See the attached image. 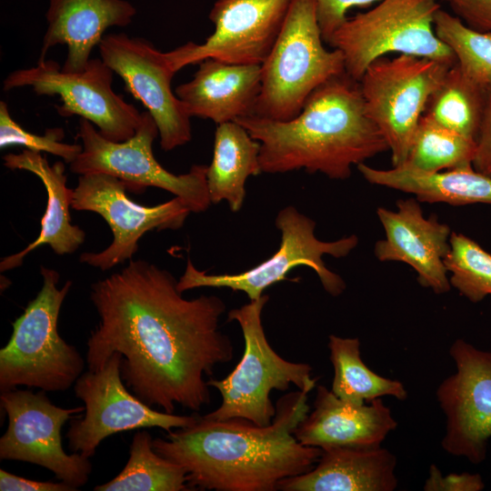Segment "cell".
<instances>
[{"label":"cell","instance_id":"cell-1","mask_svg":"<svg viewBox=\"0 0 491 491\" xmlns=\"http://www.w3.org/2000/svg\"><path fill=\"white\" fill-rule=\"evenodd\" d=\"M99 323L87 339L88 370L114 354L127 388L151 407L174 414L211 402L205 377L234 357L231 338L219 328L224 300L202 295L185 299L167 270L145 260L91 285Z\"/></svg>","mask_w":491,"mask_h":491},{"label":"cell","instance_id":"cell-2","mask_svg":"<svg viewBox=\"0 0 491 491\" xmlns=\"http://www.w3.org/2000/svg\"><path fill=\"white\" fill-rule=\"evenodd\" d=\"M308 393L281 396L268 426L198 416L191 426L153 439V447L185 470L191 490L276 491L281 480L311 470L322 455L294 436L309 412Z\"/></svg>","mask_w":491,"mask_h":491},{"label":"cell","instance_id":"cell-3","mask_svg":"<svg viewBox=\"0 0 491 491\" xmlns=\"http://www.w3.org/2000/svg\"><path fill=\"white\" fill-rule=\"evenodd\" d=\"M236 122L260 143L262 173L305 169L346 180L353 165L389 150L366 114L359 82L346 71L315 89L289 121L251 115Z\"/></svg>","mask_w":491,"mask_h":491},{"label":"cell","instance_id":"cell-4","mask_svg":"<svg viewBox=\"0 0 491 491\" xmlns=\"http://www.w3.org/2000/svg\"><path fill=\"white\" fill-rule=\"evenodd\" d=\"M43 286L24 313L12 324L13 332L0 350V391L18 386L45 392L65 391L84 373L85 360L57 329L63 302L72 282L57 287V271L40 267Z\"/></svg>","mask_w":491,"mask_h":491},{"label":"cell","instance_id":"cell-5","mask_svg":"<svg viewBox=\"0 0 491 491\" xmlns=\"http://www.w3.org/2000/svg\"><path fill=\"white\" fill-rule=\"evenodd\" d=\"M315 0H292L283 27L261 65V90L255 115L289 121L309 95L345 72L342 53L323 45Z\"/></svg>","mask_w":491,"mask_h":491},{"label":"cell","instance_id":"cell-6","mask_svg":"<svg viewBox=\"0 0 491 491\" xmlns=\"http://www.w3.org/2000/svg\"><path fill=\"white\" fill-rule=\"evenodd\" d=\"M269 296L262 295L239 308L227 313L228 321L238 323L245 342L244 353L233 371L223 379H207L209 386L217 389L221 405L203 416L213 420L243 418L257 426L272 423L276 408L270 394L286 391L290 385L311 392L317 379L312 377V366L295 363L279 356L270 346L263 324V308Z\"/></svg>","mask_w":491,"mask_h":491},{"label":"cell","instance_id":"cell-7","mask_svg":"<svg viewBox=\"0 0 491 491\" xmlns=\"http://www.w3.org/2000/svg\"><path fill=\"white\" fill-rule=\"evenodd\" d=\"M437 0H381L369 11L347 18L328 45L339 50L345 71L360 81L367 66L389 53L433 59L451 66L453 51L436 35Z\"/></svg>","mask_w":491,"mask_h":491},{"label":"cell","instance_id":"cell-8","mask_svg":"<svg viewBox=\"0 0 491 491\" xmlns=\"http://www.w3.org/2000/svg\"><path fill=\"white\" fill-rule=\"evenodd\" d=\"M157 135L158 127L148 111L143 112L135 134L122 142L105 138L90 121L81 118L77 138L83 149L70 164V170L80 175L103 173L115 176L132 192H142L148 186L161 188L183 199L191 212L205 211L211 204L207 165H194L182 175L167 171L153 154L152 146Z\"/></svg>","mask_w":491,"mask_h":491},{"label":"cell","instance_id":"cell-9","mask_svg":"<svg viewBox=\"0 0 491 491\" xmlns=\"http://www.w3.org/2000/svg\"><path fill=\"white\" fill-rule=\"evenodd\" d=\"M281 233L279 248L259 265L238 274L213 275L195 268L187 260L185 273L177 281L183 293L197 287H227L246 293L250 300L258 299L265 289L286 279V275L298 266L313 269L324 289L332 296H338L346 289L343 278L329 270L322 256H346L358 244V237L351 235L336 241L325 242L315 235L316 222L288 205L281 209L275 221Z\"/></svg>","mask_w":491,"mask_h":491},{"label":"cell","instance_id":"cell-10","mask_svg":"<svg viewBox=\"0 0 491 491\" xmlns=\"http://www.w3.org/2000/svg\"><path fill=\"white\" fill-rule=\"evenodd\" d=\"M450 67L433 59L399 54L379 57L365 71L359 85L366 111L388 145L393 167L406 161L428 100Z\"/></svg>","mask_w":491,"mask_h":491},{"label":"cell","instance_id":"cell-11","mask_svg":"<svg viewBox=\"0 0 491 491\" xmlns=\"http://www.w3.org/2000/svg\"><path fill=\"white\" fill-rule=\"evenodd\" d=\"M112 83L113 71L101 58L90 59L81 72H65L55 61L44 60L11 72L3 89L30 86L40 95H57L62 102L56 106L60 115H80L96 125L105 138L122 142L135 134L143 112L115 93Z\"/></svg>","mask_w":491,"mask_h":491},{"label":"cell","instance_id":"cell-12","mask_svg":"<svg viewBox=\"0 0 491 491\" xmlns=\"http://www.w3.org/2000/svg\"><path fill=\"white\" fill-rule=\"evenodd\" d=\"M122 357L114 353L98 369L84 372L74 385L85 414L70 423L66 438L72 453L92 457L106 437L125 431L159 427L170 432L189 426L198 416L158 411L130 393L121 376Z\"/></svg>","mask_w":491,"mask_h":491},{"label":"cell","instance_id":"cell-13","mask_svg":"<svg viewBox=\"0 0 491 491\" xmlns=\"http://www.w3.org/2000/svg\"><path fill=\"white\" fill-rule=\"evenodd\" d=\"M0 403L8 426L0 438V459L43 466L71 486L85 485L92 472L89 458L63 448L61 431L67 420L85 406L63 408L54 405L45 391L11 389L1 392Z\"/></svg>","mask_w":491,"mask_h":491},{"label":"cell","instance_id":"cell-14","mask_svg":"<svg viewBox=\"0 0 491 491\" xmlns=\"http://www.w3.org/2000/svg\"><path fill=\"white\" fill-rule=\"evenodd\" d=\"M125 184L115 176L103 174L81 175L73 190L71 207L100 215L110 226L114 238L99 253L86 252L80 262L106 271L131 260L138 249L139 239L147 232L183 226L190 208L180 197L154 206H145L131 200Z\"/></svg>","mask_w":491,"mask_h":491},{"label":"cell","instance_id":"cell-15","mask_svg":"<svg viewBox=\"0 0 491 491\" xmlns=\"http://www.w3.org/2000/svg\"><path fill=\"white\" fill-rule=\"evenodd\" d=\"M292 0H216L209 13L215 31L203 44L166 52L175 72L206 58L261 65L272 50Z\"/></svg>","mask_w":491,"mask_h":491},{"label":"cell","instance_id":"cell-16","mask_svg":"<svg viewBox=\"0 0 491 491\" xmlns=\"http://www.w3.org/2000/svg\"><path fill=\"white\" fill-rule=\"evenodd\" d=\"M101 59L125 82L126 90L143 103L159 131L160 145L171 151L191 140V116L173 92L175 70L165 53L149 41L124 33L104 35Z\"/></svg>","mask_w":491,"mask_h":491},{"label":"cell","instance_id":"cell-17","mask_svg":"<svg viewBox=\"0 0 491 491\" xmlns=\"http://www.w3.org/2000/svg\"><path fill=\"white\" fill-rule=\"evenodd\" d=\"M449 354L456 370L436 392L446 417L441 446L450 455L480 464L491 439V352L457 339Z\"/></svg>","mask_w":491,"mask_h":491},{"label":"cell","instance_id":"cell-18","mask_svg":"<svg viewBox=\"0 0 491 491\" xmlns=\"http://www.w3.org/2000/svg\"><path fill=\"white\" fill-rule=\"evenodd\" d=\"M419 203L416 198L399 199L396 211L376 209L385 238L376 243L374 253L381 262L407 264L416 272L420 286L444 294L451 289L444 260L452 232L436 215L426 218Z\"/></svg>","mask_w":491,"mask_h":491},{"label":"cell","instance_id":"cell-19","mask_svg":"<svg viewBox=\"0 0 491 491\" xmlns=\"http://www.w3.org/2000/svg\"><path fill=\"white\" fill-rule=\"evenodd\" d=\"M396 426L390 408L380 397L367 405H356L319 385L314 408L299 423L294 436L300 444L321 449L376 447Z\"/></svg>","mask_w":491,"mask_h":491},{"label":"cell","instance_id":"cell-20","mask_svg":"<svg viewBox=\"0 0 491 491\" xmlns=\"http://www.w3.org/2000/svg\"><path fill=\"white\" fill-rule=\"evenodd\" d=\"M135 14V7L126 0H49L38 61L45 60L51 47L65 45L67 55L62 69L81 72L105 30L128 25Z\"/></svg>","mask_w":491,"mask_h":491},{"label":"cell","instance_id":"cell-21","mask_svg":"<svg viewBox=\"0 0 491 491\" xmlns=\"http://www.w3.org/2000/svg\"><path fill=\"white\" fill-rule=\"evenodd\" d=\"M194 77L175 93L188 115L215 124L254 115L261 90V65L201 61Z\"/></svg>","mask_w":491,"mask_h":491},{"label":"cell","instance_id":"cell-22","mask_svg":"<svg viewBox=\"0 0 491 491\" xmlns=\"http://www.w3.org/2000/svg\"><path fill=\"white\" fill-rule=\"evenodd\" d=\"M396 459L381 446L322 449L308 472L279 482L282 491H393Z\"/></svg>","mask_w":491,"mask_h":491},{"label":"cell","instance_id":"cell-23","mask_svg":"<svg viewBox=\"0 0 491 491\" xmlns=\"http://www.w3.org/2000/svg\"><path fill=\"white\" fill-rule=\"evenodd\" d=\"M3 161L11 170H25L37 175L46 190L47 204L39 235L24 250L4 257L0 262L1 272L20 266L25 256L43 245H48L57 255L72 254L78 249L85 241V233L71 224L74 189L66 186L65 165L56 162L51 165L40 153L27 149L20 154H7Z\"/></svg>","mask_w":491,"mask_h":491},{"label":"cell","instance_id":"cell-24","mask_svg":"<svg viewBox=\"0 0 491 491\" xmlns=\"http://www.w3.org/2000/svg\"><path fill=\"white\" fill-rule=\"evenodd\" d=\"M357 169L370 184L413 194L419 202L491 205V177L476 171L472 165L433 174L406 165L376 169L365 163Z\"/></svg>","mask_w":491,"mask_h":491},{"label":"cell","instance_id":"cell-25","mask_svg":"<svg viewBox=\"0 0 491 491\" xmlns=\"http://www.w3.org/2000/svg\"><path fill=\"white\" fill-rule=\"evenodd\" d=\"M260 143L238 122L217 125L213 158L206 170L211 204L225 200L232 212H238L246 197V182L262 173Z\"/></svg>","mask_w":491,"mask_h":491},{"label":"cell","instance_id":"cell-26","mask_svg":"<svg viewBox=\"0 0 491 491\" xmlns=\"http://www.w3.org/2000/svg\"><path fill=\"white\" fill-rule=\"evenodd\" d=\"M328 348L334 368L331 390L339 398L356 405L385 396L406 399L407 392L400 381L381 376L366 366L358 338L330 335Z\"/></svg>","mask_w":491,"mask_h":491},{"label":"cell","instance_id":"cell-27","mask_svg":"<svg viewBox=\"0 0 491 491\" xmlns=\"http://www.w3.org/2000/svg\"><path fill=\"white\" fill-rule=\"evenodd\" d=\"M95 491H188L186 474L178 465L160 456L148 431H137L123 470Z\"/></svg>","mask_w":491,"mask_h":491},{"label":"cell","instance_id":"cell-28","mask_svg":"<svg viewBox=\"0 0 491 491\" xmlns=\"http://www.w3.org/2000/svg\"><path fill=\"white\" fill-rule=\"evenodd\" d=\"M486 89L466 77L456 64L428 100L424 115L439 125L476 140L486 106Z\"/></svg>","mask_w":491,"mask_h":491},{"label":"cell","instance_id":"cell-29","mask_svg":"<svg viewBox=\"0 0 491 491\" xmlns=\"http://www.w3.org/2000/svg\"><path fill=\"white\" fill-rule=\"evenodd\" d=\"M476 147L475 140L466 138L423 115L403 165L429 174L455 169L472 165Z\"/></svg>","mask_w":491,"mask_h":491},{"label":"cell","instance_id":"cell-30","mask_svg":"<svg viewBox=\"0 0 491 491\" xmlns=\"http://www.w3.org/2000/svg\"><path fill=\"white\" fill-rule=\"evenodd\" d=\"M436 36L455 54L463 74L479 86H491V32L476 31L439 8L435 15Z\"/></svg>","mask_w":491,"mask_h":491},{"label":"cell","instance_id":"cell-31","mask_svg":"<svg viewBox=\"0 0 491 491\" xmlns=\"http://www.w3.org/2000/svg\"><path fill=\"white\" fill-rule=\"evenodd\" d=\"M444 263L449 282L472 303L491 297V255L468 236L452 232Z\"/></svg>","mask_w":491,"mask_h":491},{"label":"cell","instance_id":"cell-32","mask_svg":"<svg viewBox=\"0 0 491 491\" xmlns=\"http://www.w3.org/2000/svg\"><path fill=\"white\" fill-rule=\"evenodd\" d=\"M65 136L61 127L48 128L43 135L26 131L11 116L5 102H0V147L23 145L34 152H46L60 156L67 164H71L81 153L83 146L79 144L62 142Z\"/></svg>","mask_w":491,"mask_h":491},{"label":"cell","instance_id":"cell-33","mask_svg":"<svg viewBox=\"0 0 491 491\" xmlns=\"http://www.w3.org/2000/svg\"><path fill=\"white\" fill-rule=\"evenodd\" d=\"M316 16L324 42L348 18L346 13L353 7L367 6L381 0H315Z\"/></svg>","mask_w":491,"mask_h":491},{"label":"cell","instance_id":"cell-34","mask_svg":"<svg viewBox=\"0 0 491 491\" xmlns=\"http://www.w3.org/2000/svg\"><path fill=\"white\" fill-rule=\"evenodd\" d=\"M484 488L485 484L479 474L450 473L444 476L435 465L430 466L424 485L426 491H481Z\"/></svg>","mask_w":491,"mask_h":491},{"label":"cell","instance_id":"cell-35","mask_svg":"<svg viewBox=\"0 0 491 491\" xmlns=\"http://www.w3.org/2000/svg\"><path fill=\"white\" fill-rule=\"evenodd\" d=\"M467 26L491 32V0H443Z\"/></svg>","mask_w":491,"mask_h":491},{"label":"cell","instance_id":"cell-36","mask_svg":"<svg viewBox=\"0 0 491 491\" xmlns=\"http://www.w3.org/2000/svg\"><path fill=\"white\" fill-rule=\"evenodd\" d=\"M476 144L472 166L476 171L491 177V86L486 89V106Z\"/></svg>","mask_w":491,"mask_h":491},{"label":"cell","instance_id":"cell-37","mask_svg":"<svg viewBox=\"0 0 491 491\" xmlns=\"http://www.w3.org/2000/svg\"><path fill=\"white\" fill-rule=\"evenodd\" d=\"M1 491H75L76 488L60 481H38L15 476L4 469L0 470Z\"/></svg>","mask_w":491,"mask_h":491}]
</instances>
